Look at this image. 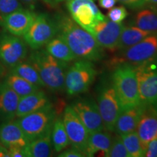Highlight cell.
Masks as SVG:
<instances>
[{
	"label": "cell",
	"instance_id": "obj_6",
	"mask_svg": "<svg viewBox=\"0 0 157 157\" xmlns=\"http://www.w3.org/2000/svg\"><path fill=\"white\" fill-rule=\"evenodd\" d=\"M57 118V112L50 103L42 109L17 118V122L29 141L33 140L51 129Z\"/></svg>",
	"mask_w": 157,
	"mask_h": 157
},
{
	"label": "cell",
	"instance_id": "obj_25",
	"mask_svg": "<svg viewBox=\"0 0 157 157\" xmlns=\"http://www.w3.org/2000/svg\"><path fill=\"white\" fill-rule=\"evenodd\" d=\"M132 23L143 31L151 34L157 33V10L147 8L140 10L135 15Z\"/></svg>",
	"mask_w": 157,
	"mask_h": 157
},
{
	"label": "cell",
	"instance_id": "obj_36",
	"mask_svg": "<svg viewBox=\"0 0 157 157\" xmlns=\"http://www.w3.org/2000/svg\"><path fill=\"white\" fill-rule=\"evenodd\" d=\"M10 157H25L24 149L23 147L14 146L8 148Z\"/></svg>",
	"mask_w": 157,
	"mask_h": 157
},
{
	"label": "cell",
	"instance_id": "obj_24",
	"mask_svg": "<svg viewBox=\"0 0 157 157\" xmlns=\"http://www.w3.org/2000/svg\"><path fill=\"white\" fill-rule=\"evenodd\" d=\"M45 50L54 58L62 61L70 63L76 59L67 43L58 34L45 45Z\"/></svg>",
	"mask_w": 157,
	"mask_h": 157
},
{
	"label": "cell",
	"instance_id": "obj_28",
	"mask_svg": "<svg viewBox=\"0 0 157 157\" xmlns=\"http://www.w3.org/2000/svg\"><path fill=\"white\" fill-rule=\"evenodd\" d=\"M10 72L21 76V77L23 78L24 79L38 86L39 87H45L38 71L28 61H23L16 65L13 68H10Z\"/></svg>",
	"mask_w": 157,
	"mask_h": 157
},
{
	"label": "cell",
	"instance_id": "obj_7",
	"mask_svg": "<svg viewBox=\"0 0 157 157\" xmlns=\"http://www.w3.org/2000/svg\"><path fill=\"white\" fill-rule=\"evenodd\" d=\"M133 66L140 103L144 105L157 107V58Z\"/></svg>",
	"mask_w": 157,
	"mask_h": 157
},
{
	"label": "cell",
	"instance_id": "obj_32",
	"mask_svg": "<svg viewBox=\"0 0 157 157\" xmlns=\"http://www.w3.org/2000/svg\"><path fill=\"white\" fill-rule=\"evenodd\" d=\"M108 17L115 23H121L128 15V12L124 6L113 7L108 12Z\"/></svg>",
	"mask_w": 157,
	"mask_h": 157
},
{
	"label": "cell",
	"instance_id": "obj_23",
	"mask_svg": "<svg viewBox=\"0 0 157 157\" xmlns=\"http://www.w3.org/2000/svg\"><path fill=\"white\" fill-rule=\"evenodd\" d=\"M150 34H151V33L143 31L135 25L124 26L119 37L116 52L130 48L137 43L140 42Z\"/></svg>",
	"mask_w": 157,
	"mask_h": 157
},
{
	"label": "cell",
	"instance_id": "obj_30",
	"mask_svg": "<svg viewBox=\"0 0 157 157\" xmlns=\"http://www.w3.org/2000/svg\"><path fill=\"white\" fill-rule=\"evenodd\" d=\"M108 157H129L119 135H117L113 138Z\"/></svg>",
	"mask_w": 157,
	"mask_h": 157
},
{
	"label": "cell",
	"instance_id": "obj_22",
	"mask_svg": "<svg viewBox=\"0 0 157 157\" xmlns=\"http://www.w3.org/2000/svg\"><path fill=\"white\" fill-rule=\"evenodd\" d=\"M52 128L44 134L30 141L23 148L25 157H49L52 156L53 147L51 137Z\"/></svg>",
	"mask_w": 157,
	"mask_h": 157
},
{
	"label": "cell",
	"instance_id": "obj_40",
	"mask_svg": "<svg viewBox=\"0 0 157 157\" xmlns=\"http://www.w3.org/2000/svg\"><path fill=\"white\" fill-rule=\"evenodd\" d=\"M63 1V0H43V2L45 4H47V5L52 7H56L57 5H58Z\"/></svg>",
	"mask_w": 157,
	"mask_h": 157
},
{
	"label": "cell",
	"instance_id": "obj_18",
	"mask_svg": "<svg viewBox=\"0 0 157 157\" xmlns=\"http://www.w3.org/2000/svg\"><path fill=\"white\" fill-rule=\"evenodd\" d=\"M30 142L16 120L2 121L0 125V143L7 148L24 147Z\"/></svg>",
	"mask_w": 157,
	"mask_h": 157
},
{
	"label": "cell",
	"instance_id": "obj_9",
	"mask_svg": "<svg viewBox=\"0 0 157 157\" xmlns=\"http://www.w3.org/2000/svg\"><path fill=\"white\" fill-rule=\"evenodd\" d=\"M97 104L105 129L113 132L116 122L122 107L112 84H104L99 90Z\"/></svg>",
	"mask_w": 157,
	"mask_h": 157
},
{
	"label": "cell",
	"instance_id": "obj_14",
	"mask_svg": "<svg viewBox=\"0 0 157 157\" xmlns=\"http://www.w3.org/2000/svg\"><path fill=\"white\" fill-rule=\"evenodd\" d=\"M89 132L105 129L97 102L84 98L74 101L71 105Z\"/></svg>",
	"mask_w": 157,
	"mask_h": 157
},
{
	"label": "cell",
	"instance_id": "obj_21",
	"mask_svg": "<svg viewBox=\"0 0 157 157\" xmlns=\"http://www.w3.org/2000/svg\"><path fill=\"white\" fill-rule=\"evenodd\" d=\"M50 103L46 93L41 89L29 95L21 97L17 109L16 118L38 111Z\"/></svg>",
	"mask_w": 157,
	"mask_h": 157
},
{
	"label": "cell",
	"instance_id": "obj_38",
	"mask_svg": "<svg viewBox=\"0 0 157 157\" xmlns=\"http://www.w3.org/2000/svg\"><path fill=\"white\" fill-rule=\"evenodd\" d=\"M20 1L24 4V5L28 6L31 10H34L38 0H20Z\"/></svg>",
	"mask_w": 157,
	"mask_h": 157
},
{
	"label": "cell",
	"instance_id": "obj_33",
	"mask_svg": "<svg viewBox=\"0 0 157 157\" xmlns=\"http://www.w3.org/2000/svg\"><path fill=\"white\" fill-rule=\"evenodd\" d=\"M117 1L131 9L140 8L147 3L146 0H117Z\"/></svg>",
	"mask_w": 157,
	"mask_h": 157
},
{
	"label": "cell",
	"instance_id": "obj_34",
	"mask_svg": "<svg viewBox=\"0 0 157 157\" xmlns=\"http://www.w3.org/2000/svg\"><path fill=\"white\" fill-rule=\"evenodd\" d=\"M146 157H157V138L150 141L144 153Z\"/></svg>",
	"mask_w": 157,
	"mask_h": 157
},
{
	"label": "cell",
	"instance_id": "obj_31",
	"mask_svg": "<svg viewBox=\"0 0 157 157\" xmlns=\"http://www.w3.org/2000/svg\"><path fill=\"white\" fill-rule=\"evenodd\" d=\"M23 8L20 0H0V19Z\"/></svg>",
	"mask_w": 157,
	"mask_h": 157
},
{
	"label": "cell",
	"instance_id": "obj_8",
	"mask_svg": "<svg viewBox=\"0 0 157 157\" xmlns=\"http://www.w3.org/2000/svg\"><path fill=\"white\" fill-rule=\"evenodd\" d=\"M58 33L57 21L47 14H39L36 15L30 29L23 36V39L32 50H38L45 46Z\"/></svg>",
	"mask_w": 157,
	"mask_h": 157
},
{
	"label": "cell",
	"instance_id": "obj_29",
	"mask_svg": "<svg viewBox=\"0 0 157 157\" xmlns=\"http://www.w3.org/2000/svg\"><path fill=\"white\" fill-rule=\"evenodd\" d=\"M121 138L126 148L129 157H143L144 156L140 138L136 131L121 135Z\"/></svg>",
	"mask_w": 157,
	"mask_h": 157
},
{
	"label": "cell",
	"instance_id": "obj_3",
	"mask_svg": "<svg viewBox=\"0 0 157 157\" xmlns=\"http://www.w3.org/2000/svg\"><path fill=\"white\" fill-rule=\"evenodd\" d=\"M111 84L123 109L141 104L138 84L134 66L121 64L113 68Z\"/></svg>",
	"mask_w": 157,
	"mask_h": 157
},
{
	"label": "cell",
	"instance_id": "obj_17",
	"mask_svg": "<svg viewBox=\"0 0 157 157\" xmlns=\"http://www.w3.org/2000/svg\"><path fill=\"white\" fill-rule=\"evenodd\" d=\"M21 97L4 81H0V120H13Z\"/></svg>",
	"mask_w": 157,
	"mask_h": 157
},
{
	"label": "cell",
	"instance_id": "obj_15",
	"mask_svg": "<svg viewBox=\"0 0 157 157\" xmlns=\"http://www.w3.org/2000/svg\"><path fill=\"white\" fill-rule=\"evenodd\" d=\"M36 13L21 8L0 19V25L9 34L23 36L34 22Z\"/></svg>",
	"mask_w": 157,
	"mask_h": 157
},
{
	"label": "cell",
	"instance_id": "obj_41",
	"mask_svg": "<svg viewBox=\"0 0 157 157\" xmlns=\"http://www.w3.org/2000/svg\"><path fill=\"white\" fill-rule=\"evenodd\" d=\"M5 74H6L5 67L4 66V65L0 62V78L3 77L4 76H5Z\"/></svg>",
	"mask_w": 157,
	"mask_h": 157
},
{
	"label": "cell",
	"instance_id": "obj_16",
	"mask_svg": "<svg viewBox=\"0 0 157 157\" xmlns=\"http://www.w3.org/2000/svg\"><path fill=\"white\" fill-rule=\"evenodd\" d=\"M135 131L145 153L149 142L157 138V107L145 105Z\"/></svg>",
	"mask_w": 157,
	"mask_h": 157
},
{
	"label": "cell",
	"instance_id": "obj_12",
	"mask_svg": "<svg viewBox=\"0 0 157 157\" xmlns=\"http://www.w3.org/2000/svg\"><path fill=\"white\" fill-rule=\"evenodd\" d=\"M62 119L69 138L70 145L84 154L87 146L89 131L71 106L68 105L65 108Z\"/></svg>",
	"mask_w": 157,
	"mask_h": 157
},
{
	"label": "cell",
	"instance_id": "obj_37",
	"mask_svg": "<svg viewBox=\"0 0 157 157\" xmlns=\"http://www.w3.org/2000/svg\"><path fill=\"white\" fill-rule=\"evenodd\" d=\"M117 0H98V4L101 8L110 10L115 6Z\"/></svg>",
	"mask_w": 157,
	"mask_h": 157
},
{
	"label": "cell",
	"instance_id": "obj_19",
	"mask_svg": "<svg viewBox=\"0 0 157 157\" xmlns=\"http://www.w3.org/2000/svg\"><path fill=\"white\" fill-rule=\"evenodd\" d=\"M112 140V135L106 129L90 132L84 155L92 157L99 154L98 156L108 157Z\"/></svg>",
	"mask_w": 157,
	"mask_h": 157
},
{
	"label": "cell",
	"instance_id": "obj_5",
	"mask_svg": "<svg viewBox=\"0 0 157 157\" xmlns=\"http://www.w3.org/2000/svg\"><path fill=\"white\" fill-rule=\"evenodd\" d=\"M97 74L93 62L79 59L67 68L65 76V90L70 96L86 93L95 81Z\"/></svg>",
	"mask_w": 157,
	"mask_h": 157
},
{
	"label": "cell",
	"instance_id": "obj_4",
	"mask_svg": "<svg viewBox=\"0 0 157 157\" xmlns=\"http://www.w3.org/2000/svg\"><path fill=\"white\" fill-rule=\"evenodd\" d=\"M156 58H157V33H154L130 48L117 52L108 61V66L113 68L125 63L136 66Z\"/></svg>",
	"mask_w": 157,
	"mask_h": 157
},
{
	"label": "cell",
	"instance_id": "obj_39",
	"mask_svg": "<svg viewBox=\"0 0 157 157\" xmlns=\"http://www.w3.org/2000/svg\"><path fill=\"white\" fill-rule=\"evenodd\" d=\"M0 157H10L9 150L7 147L0 143Z\"/></svg>",
	"mask_w": 157,
	"mask_h": 157
},
{
	"label": "cell",
	"instance_id": "obj_2",
	"mask_svg": "<svg viewBox=\"0 0 157 157\" xmlns=\"http://www.w3.org/2000/svg\"><path fill=\"white\" fill-rule=\"evenodd\" d=\"M27 61L38 71L45 87L54 93L65 90V76L68 63L58 60L42 48L33 50Z\"/></svg>",
	"mask_w": 157,
	"mask_h": 157
},
{
	"label": "cell",
	"instance_id": "obj_26",
	"mask_svg": "<svg viewBox=\"0 0 157 157\" xmlns=\"http://www.w3.org/2000/svg\"><path fill=\"white\" fill-rule=\"evenodd\" d=\"M4 81L8 84L20 97L29 95L41 89V87L10 72H9V74L5 76Z\"/></svg>",
	"mask_w": 157,
	"mask_h": 157
},
{
	"label": "cell",
	"instance_id": "obj_27",
	"mask_svg": "<svg viewBox=\"0 0 157 157\" xmlns=\"http://www.w3.org/2000/svg\"><path fill=\"white\" fill-rule=\"evenodd\" d=\"M51 137L54 150L58 153L65 150L70 145L69 138L61 118L57 117L55 120L52 125Z\"/></svg>",
	"mask_w": 157,
	"mask_h": 157
},
{
	"label": "cell",
	"instance_id": "obj_11",
	"mask_svg": "<svg viewBox=\"0 0 157 157\" xmlns=\"http://www.w3.org/2000/svg\"><path fill=\"white\" fill-rule=\"evenodd\" d=\"M28 56V45L21 36L10 34L0 36V62L5 67L13 68Z\"/></svg>",
	"mask_w": 157,
	"mask_h": 157
},
{
	"label": "cell",
	"instance_id": "obj_1",
	"mask_svg": "<svg viewBox=\"0 0 157 157\" xmlns=\"http://www.w3.org/2000/svg\"><path fill=\"white\" fill-rule=\"evenodd\" d=\"M58 34L67 43L74 56L78 59L98 61L104 58V49L85 29L68 16L57 18Z\"/></svg>",
	"mask_w": 157,
	"mask_h": 157
},
{
	"label": "cell",
	"instance_id": "obj_20",
	"mask_svg": "<svg viewBox=\"0 0 157 157\" xmlns=\"http://www.w3.org/2000/svg\"><path fill=\"white\" fill-rule=\"evenodd\" d=\"M144 108L145 105L141 103L137 106L123 109L118 117L113 132L121 135L136 130Z\"/></svg>",
	"mask_w": 157,
	"mask_h": 157
},
{
	"label": "cell",
	"instance_id": "obj_10",
	"mask_svg": "<svg viewBox=\"0 0 157 157\" xmlns=\"http://www.w3.org/2000/svg\"><path fill=\"white\" fill-rule=\"evenodd\" d=\"M66 6L71 18L90 33L98 23L106 18L94 0H68Z\"/></svg>",
	"mask_w": 157,
	"mask_h": 157
},
{
	"label": "cell",
	"instance_id": "obj_35",
	"mask_svg": "<svg viewBox=\"0 0 157 157\" xmlns=\"http://www.w3.org/2000/svg\"><path fill=\"white\" fill-rule=\"evenodd\" d=\"M60 157H83L85 156L83 153L80 151L79 150L76 149L74 147L72 148L66 149L62 152H60V154L58 155Z\"/></svg>",
	"mask_w": 157,
	"mask_h": 157
},
{
	"label": "cell",
	"instance_id": "obj_42",
	"mask_svg": "<svg viewBox=\"0 0 157 157\" xmlns=\"http://www.w3.org/2000/svg\"><path fill=\"white\" fill-rule=\"evenodd\" d=\"M146 2L148 3L152 4V5L157 6V0H146Z\"/></svg>",
	"mask_w": 157,
	"mask_h": 157
},
{
	"label": "cell",
	"instance_id": "obj_13",
	"mask_svg": "<svg viewBox=\"0 0 157 157\" xmlns=\"http://www.w3.org/2000/svg\"><path fill=\"white\" fill-rule=\"evenodd\" d=\"M123 27L121 23H115L106 17L98 23L90 34L104 50L116 52Z\"/></svg>",
	"mask_w": 157,
	"mask_h": 157
}]
</instances>
